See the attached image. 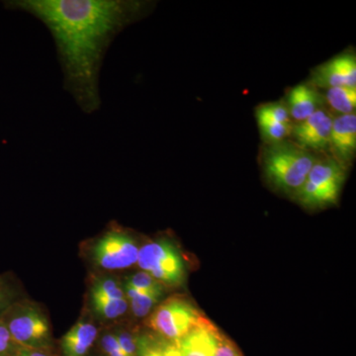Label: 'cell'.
<instances>
[{
  "instance_id": "obj_25",
  "label": "cell",
  "mask_w": 356,
  "mask_h": 356,
  "mask_svg": "<svg viewBox=\"0 0 356 356\" xmlns=\"http://www.w3.org/2000/svg\"><path fill=\"white\" fill-rule=\"evenodd\" d=\"M10 356H56V355L54 351L33 350V348L19 346Z\"/></svg>"
},
{
  "instance_id": "obj_18",
  "label": "cell",
  "mask_w": 356,
  "mask_h": 356,
  "mask_svg": "<svg viewBox=\"0 0 356 356\" xmlns=\"http://www.w3.org/2000/svg\"><path fill=\"white\" fill-rule=\"evenodd\" d=\"M259 122L261 137L266 145L277 144L286 140L291 134L292 124L278 123V122L261 120Z\"/></svg>"
},
{
  "instance_id": "obj_16",
  "label": "cell",
  "mask_w": 356,
  "mask_h": 356,
  "mask_svg": "<svg viewBox=\"0 0 356 356\" xmlns=\"http://www.w3.org/2000/svg\"><path fill=\"white\" fill-rule=\"evenodd\" d=\"M124 283L128 284L129 286L139 290V291L151 293V294L159 295L161 297L165 295V288L146 271L140 270L131 274L128 277H126Z\"/></svg>"
},
{
  "instance_id": "obj_27",
  "label": "cell",
  "mask_w": 356,
  "mask_h": 356,
  "mask_svg": "<svg viewBox=\"0 0 356 356\" xmlns=\"http://www.w3.org/2000/svg\"><path fill=\"white\" fill-rule=\"evenodd\" d=\"M99 356H102V355H99Z\"/></svg>"
},
{
  "instance_id": "obj_23",
  "label": "cell",
  "mask_w": 356,
  "mask_h": 356,
  "mask_svg": "<svg viewBox=\"0 0 356 356\" xmlns=\"http://www.w3.org/2000/svg\"><path fill=\"white\" fill-rule=\"evenodd\" d=\"M18 348L19 346L13 341L10 332L0 320V356H10Z\"/></svg>"
},
{
  "instance_id": "obj_20",
  "label": "cell",
  "mask_w": 356,
  "mask_h": 356,
  "mask_svg": "<svg viewBox=\"0 0 356 356\" xmlns=\"http://www.w3.org/2000/svg\"><path fill=\"white\" fill-rule=\"evenodd\" d=\"M98 348L102 356H128L117 343L110 329H102L97 341Z\"/></svg>"
},
{
  "instance_id": "obj_13",
  "label": "cell",
  "mask_w": 356,
  "mask_h": 356,
  "mask_svg": "<svg viewBox=\"0 0 356 356\" xmlns=\"http://www.w3.org/2000/svg\"><path fill=\"white\" fill-rule=\"evenodd\" d=\"M324 104V96L321 95L315 86L302 83L290 90L286 106L291 119L299 123L323 109Z\"/></svg>"
},
{
  "instance_id": "obj_10",
  "label": "cell",
  "mask_w": 356,
  "mask_h": 356,
  "mask_svg": "<svg viewBox=\"0 0 356 356\" xmlns=\"http://www.w3.org/2000/svg\"><path fill=\"white\" fill-rule=\"evenodd\" d=\"M312 86L321 88H356V60L351 54L339 56L320 67L312 74Z\"/></svg>"
},
{
  "instance_id": "obj_15",
  "label": "cell",
  "mask_w": 356,
  "mask_h": 356,
  "mask_svg": "<svg viewBox=\"0 0 356 356\" xmlns=\"http://www.w3.org/2000/svg\"><path fill=\"white\" fill-rule=\"evenodd\" d=\"M325 102L334 112L341 115L355 113L356 108V88H332L327 89Z\"/></svg>"
},
{
  "instance_id": "obj_14",
  "label": "cell",
  "mask_w": 356,
  "mask_h": 356,
  "mask_svg": "<svg viewBox=\"0 0 356 356\" xmlns=\"http://www.w3.org/2000/svg\"><path fill=\"white\" fill-rule=\"evenodd\" d=\"M124 292L127 299L129 311L137 318H147L159 305L163 297L139 291L123 282Z\"/></svg>"
},
{
  "instance_id": "obj_26",
  "label": "cell",
  "mask_w": 356,
  "mask_h": 356,
  "mask_svg": "<svg viewBox=\"0 0 356 356\" xmlns=\"http://www.w3.org/2000/svg\"><path fill=\"white\" fill-rule=\"evenodd\" d=\"M10 280L11 277L8 274H0V287L3 286V285H6V283Z\"/></svg>"
},
{
  "instance_id": "obj_3",
  "label": "cell",
  "mask_w": 356,
  "mask_h": 356,
  "mask_svg": "<svg viewBox=\"0 0 356 356\" xmlns=\"http://www.w3.org/2000/svg\"><path fill=\"white\" fill-rule=\"evenodd\" d=\"M0 320L21 348L54 351L51 321L41 304L22 297L4 312Z\"/></svg>"
},
{
  "instance_id": "obj_6",
  "label": "cell",
  "mask_w": 356,
  "mask_h": 356,
  "mask_svg": "<svg viewBox=\"0 0 356 356\" xmlns=\"http://www.w3.org/2000/svg\"><path fill=\"white\" fill-rule=\"evenodd\" d=\"M193 302L182 295L165 299L146 318L147 327L156 336L175 341L206 320Z\"/></svg>"
},
{
  "instance_id": "obj_7",
  "label": "cell",
  "mask_w": 356,
  "mask_h": 356,
  "mask_svg": "<svg viewBox=\"0 0 356 356\" xmlns=\"http://www.w3.org/2000/svg\"><path fill=\"white\" fill-rule=\"evenodd\" d=\"M138 266L151 274L163 287L182 286L186 280V266L177 245L161 238L140 245Z\"/></svg>"
},
{
  "instance_id": "obj_5",
  "label": "cell",
  "mask_w": 356,
  "mask_h": 356,
  "mask_svg": "<svg viewBox=\"0 0 356 356\" xmlns=\"http://www.w3.org/2000/svg\"><path fill=\"white\" fill-rule=\"evenodd\" d=\"M346 179V166L331 156L318 158L306 181L295 194L297 202L307 209H323L339 200Z\"/></svg>"
},
{
  "instance_id": "obj_9",
  "label": "cell",
  "mask_w": 356,
  "mask_h": 356,
  "mask_svg": "<svg viewBox=\"0 0 356 356\" xmlns=\"http://www.w3.org/2000/svg\"><path fill=\"white\" fill-rule=\"evenodd\" d=\"M102 327L100 323L84 309L83 315L70 331L60 339L62 356H90L91 350L97 343Z\"/></svg>"
},
{
  "instance_id": "obj_12",
  "label": "cell",
  "mask_w": 356,
  "mask_h": 356,
  "mask_svg": "<svg viewBox=\"0 0 356 356\" xmlns=\"http://www.w3.org/2000/svg\"><path fill=\"white\" fill-rule=\"evenodd\" d=\"M218 332V327L206 318L175 343L182 356H214Z\"/></svg>"
},
{
  "instance_id": "obj_1",
  "label": "cell",
  "mask_w": 356,
  "mask_h": 356,
  "mask_svg": "<svg viewBox=\"0 0 356 356\" xmlns=\"http://www.w3.org/2000/svg\"><path fill=\"white\" fill-rule=\"evenodd\" d=\"M7 9L41 20L57 44L65 88L81 108H99V72L115 36L142 13L139 2L120 0H11Z\"/></svg>"
},
{
  "instance_id": "obj_17",
  "label": "cell",
  "mask_w": 356,
  "mask_h": 356,
  "mask_svg": "<svg viewBox=\"0 0 356 356\" xmlns=\"http://www.w3.org/2000/svg\"><path fill=\"white\" fill-rule=\"evenodd\" d=\"M110 331L114 334L117 343L128 356H138V334L128 325L120 322L110 325Z\"/></svg>"
},
{
  "instance_id": "obj_22",
  "label": "cell",
  "mask_w": 356,
  "mask_h": 356,
  "mask_svg": "<svg viewBox=\"0 0 356 356\" xmlns=\"http://www.w3.org/2000/svg\"><path fill=\"white\" fill-rule=\"evenodd\" d=\"M214 356H243L235 343L219 331L216 339Z\"/></svg>"
},
{
  "instance_id": "obj_2",
  "label": "cell",
  "mask_w": 356,
  "mask_h": 356,
  "mask_svg": "<svg viewBox=\"0 0 356 356\" xmlns=\"http://www.w3.org/2000/svg\"><path fill=\"white\" fill-rule=\"evenodd\" d=\"M318 156L294 143L283 140L266 145L261 154L262 170L274 188L295 195L306 181Z\"/></svg>"
},
{
  "instance_id": "obj_24",
  "label": "cell",
  "mask_w": 356,
  "mask_h": 356,
  "mask_svg": "<svg viewBox=\"0 0 356 356\" xmlns=\"http://www.w3.org/2000/svg\"><path fill=\"white\" fill-rule=\"evenodd\" d=\"M156 336V341H158L159 350H161L163 356H182L180 350H178L177 343L175 341H168V339H163Z\"/></svg>"
},
{
  "instance_id": "obj_11",
  "label": "cell",
  "mask_w": 356,
  "mask_h": 356,
  "mask_svg": "<svg viewBox=\"0 0 356 356\" xmlns=\"http://www.w3.org/2000/svg\"><path fill=\"white\" fill-rule=\"evenodd\" d=\"M330 156L343 166L353 163L356 152V115H339L332 120Z\"/></svg>"
},
{
  "instance_id": "obj_21",
  "label": "cell",
  "mask_w": 356,
  "mask_h": 356,
  "mask_svg": "<svg viewBox=\"0 0 356 356\" xmlns=\"http://www.w3.org/2000/svg\"><path fill=\"white\" fill-rule=\"evenodd\" d=\"M137 343L138 356H163L154 332H140L138 334Z\"/></svg>"
},
{
  "instance_id": "obj_4",
  "label": "cell",
  "mask_w": 356,
  "mask_h": 356,
  "mask_svg": "<svg viewBox=\"0 0 356 356\" xmlns=\"http://www.w3.org/2000/svg\"><path fill=\"white\" fill-rule=\"evenodd\" d=\"M140 247L129 232L111 227L88 243L86 257L96 273H114L137 264Z\"/></svg>"
},
{
  "instance_id": "obj_8",
  "label": "cell",
  "mask_w": 356,
  "mask_h": 356,
  "mask_svg": "<svg viewBox=\"0 0 356 356\" xmlns=\"http://www.w3.org/2000/svg\"><path fill=\"white\" fill-rule=\"evenodd\" d=\"M332 120L329 112L318 110L305 120L292 125V142L311 153L329 152Z\"/></svg>"
},
{
  "instance_id": "obj_19",
  "label": "cell",
  "mask_w": 356,
  "mask_h": 356,
  "mask_svg": "<svg viewBox=\"0 0 356 356\" xmlns=\"http://www.w3.org/2000/svg\"><path fill=\"white\" fill-rule=\"evenodd\" d=\"M257 121L267 120L292 124L286 104L281 102L266 103L257 109Z\"/></svg>"
}]
</instances>
